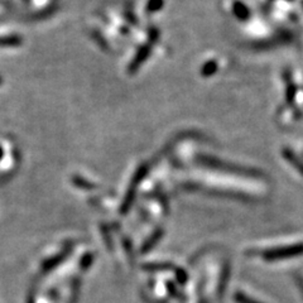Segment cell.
<instances>
[{
	"mask_svg": "<svg viewBox=\"0 0 303 303\" xmlns=\"http://www.w3.org/2000/svg\"><path fill=\"white\" fill-rule=\"evenodd\" d=\"M303 254V244H297V245L283 246V248L269 249L262 253V256L267 261H278V259L292 258V256H298Z\"/></svg>",
	"mask_w": 303,
	"mask_h": 303,
	"instance_id": "6da1fadb",
	"label": "cell"
},
{
	"mask_svg": "<svg viewBox=\"0 0 303 303\" xmlns=\"http://www.w3.org/2000/svg\"><path fill=\"white\" fill-rule=\"evenodd\" d=\"M66 255H67V253H62V254H58V255L55 256V258L48 259V261L43 264V272H48L51 271V269L55 268V267H57L58 264L66 258Z\"/></svg>",
	"mask_w": 303,
	"mask_h": 303,
	"instance_id": "7a4b0ae2",
	"label": "cell"
},
{
	"mask_svg": "<svg viewBox=\"0 0 303 303\" xmlns=\"http://www.w3.org/2000/svg\"><path fill=\"white\" fill-rule=\"evenodd\" d=\"M159 238H160V233H159V231H158V233L155 234V235L153 236V238L149 239V240L147 241L146 244H144V245H143V248H142V253H143V254H146L147 251H149V250H151V249L153 248V246L155 245V243H157V241H158V239H159Z\"/></svg>",
	"mask_w": 303,
	"mask_h": 303,
	"instance_id": "3957f363",
	"label": "cell"
},
{
	"mask_svg": "<svg viewBox=\"0 0 303 303\" xmlns=\"http://www.w3.org/2000/svg\"><path fill=\"white\" fill-rule=\"evenodd\" d=\"M172 264H146L143 269L147 271H164V269H172Z\"/></svg>",
	"mask_w": 303,
	"mask_h": 303,
	"instance_id": "277c9868",
	"label": "cell"
},
{
	"mask_svg": "<svg viewBox=\"0 0 303 303\" xmlns=\"http://www.w3.org/2000/svg\"><path fill=\"white\" fill-rule=\"evenodd\" d=\"M234 298H235V301L238 303H261V302L255 301V299L249 298L248 296H245V294H243V293H236L235 296H234Z\"/></svg>",
	"mask_w": 303,
	"mask_h": 303,
	"instance_id": "5b68a950",
	"label": "cell"
},
{
	"mask_svg": "<svg viewBox=\"0 0 303 303\" xmlns=\"http://www.w3.org/2000/svg\"><path fill=\"white\" fill-rule=\"evenodd\" d=\"M91 262H93V255H91V254H88V255L82 259V262H81V267H82L83 269H86L89 266H90Z\"/></svg>",
	"mask_w": 303,
	"mask_h": 303,
	"instance_id": "8992f818",
	"label": "cell"
},
{
	"mask_svg": "<svg viewBox=\"0 0 303 303\" xmlns=\"http://www.w3.org/2000/svg\"><path fill=\"white\" fill-rule=\"evenodd\" d=\"M28 303H34V301H33V297H29V298H28Z\"/></svg>",
	"mask_w": 303,
	"mask_h": 303,
	"instance_id": "52a82bcc",
	"label": "cell"
}]
</instances>
